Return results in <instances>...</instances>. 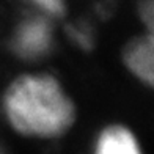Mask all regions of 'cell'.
Masks as SVG:
<instances>
[{
  "label": "cell",
  "instance_id": "obj_1",
  "mask_svg": "<svg viewBox=\"0 0 154 154\" xmlns=\"http://www.w3.org/2000/svg\"><path fill=\"white\" fill-rule=\"evenodd\" d=\"M0 109L13 131L36 140L63 137L77 118L72 97L58 77L51 72L17 75L5 88Z\"/></svg>",
  "mask_w": 154,
  "mask_h": 154
},
{
  "label": "cell",
  "instance_id": "obj_2",
  "mask_svg": "<svg viewBox=\"0 0 154 154\" xmlns=\"http://www.w3.org/2000/svg\"><path fill=\"white\" fill-rule=\"evenodd\" d=\"M6 46L20 61L38 63L47 60L57 46L54 20L29 11L11 29Z\"/></svg>",
  "mask_w": 154,
  "mask_h": 154
},
{
  "label": "cell",
  "instance_id": "obj_3",
  "mask_svg": "<svg viewBox=\"0 0 154 154\" xmlns=\"http://www.w3.org/2000/svg\"><path fill=\"white\" fill-rule=\"evenodd\" d=\"M142 33L131 38L123 49V63L145 87L154 90V0H137Z\"/></svg>",
  "mask_w": 154,
  "mask_h": 154
},
{
  "label": "cell",
  "instance_id": "obj_4",
  "mask_svg": "<svg viewBox=\"0 0 154 154\" xmlns=\"http://www.w3.org/2000/svg\"><path fill=\"white\" fill-rule=\"evenodd\" d=\"M91 154H145L138 137L131 128L120 123L107 124L97 132Z\"/></svg>",
  "mask_w": 154,
  "mask_h": 154
},
{
  "label": "cell",
  "instance_id": "obj_5",
  "mask_svg": "<svg viewBox=\"0 0 154 154\" xmlns=\"http://www.w3.org/2000/svg\"><path fill=\"white\" fill-rule=\"evenodd\" d=\"M66 36L72 43V46L79 51H91L96 43V32L91 22L88 20H75L69 22L66 27Z\"/></svg>",
  "mask_w": 154,
  "mask_h": 154
},
{
  "label": "cell",
  "instance_id": "obj_6",
  "mask_svg": "<svg viewBox=\"0 0 154 154\" xmlns=\"http://www.w3.org/2000/svg\"><path fill=\"white\" fill-rule=\"evenodd\" d=\"M29 6V11L35 14L44 16L51 20L60 19L66 14V0H24Z\"/></svg>",
  "mask_w": 154,
  "mask_h": 154
},
{
  "label": "cell",
  "instance_id": "obj_7",
  "mask_svg": "<svg viewBox=\"0 0 154 154\" xmlns=\"http://www.w3.org/2000/svg\"><path fill=\"white\" fill-rule=\"evenodd\" d=\"M0 154H8V152L3 149V146H2V145H0Z\"/></svg>",
  "mask_w": 154,
  "mask_h": 154
}]
</instances>
